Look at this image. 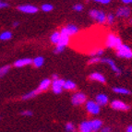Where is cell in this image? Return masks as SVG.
Listing matches in <instances>:
<instances>
[{"label": "cell", "instance_id": "obj_11", "mask_svg": "<svg viewBox=\"0 0 132 132\" xmlns=\"http://www.w3.org/2000/svg\"><path fill=\"white\" fill-rule=\"evenodd\" d=\"M103 62H105L106 64L109 65L110 68H112V70L114 71L117 75H120V74H121V70H120V68H117V65L114 64V62L113 61L112 59H110V58H104V59H103Z\"/></svg>", "mask_w": 132, "mask_h": 132}, {"label": "cell", "instance_id": "obj_26", "mask_svg": "<svg viewBox=\"0 0 132 132\" xmlns=\"http://www.w3.org/2000/svg\"><path fill=\"white\" fill-rule=\"evenodd\" d=\"M114 20V17L112 14H109L108 16H106V21H107L108 24H112Z\"/></svg>", "mask_w": 132, "mask_h": 132}, {"label": "cell", "instance_id": "obj_31", "mask_svg": "<svg viewBox=\"0 0 132 132\" xmlns=\"http://www.w3.org/2000/svg\"><path fill=\"white\" fill-rule=\"evenodd\" d=\"M73 9H74V10L75 11H78V12H79V11H81L82 9H83V6L80 4H77L75 5L74 7H73Z\"/></svg>", "mask_w": 132, "mask_h": 132}, {"label": "cell", "instance_id": "obj_38", "mask_svg": "<svg viewBox=\"0 0 132 132\" xmlns=\"http://www.w3.org/2000/svg\"><path fill=\"white\" fill-rule=\"evenodd\" d=\"M127 131H128V132H132V126H129L128 128H127Z\"/></svg>", "mask_w": 132, "mask_h": 132}, {"label": "cell", "instance_id": "obj_23", "mask_svg": "<svg viewBox=\"0 0 132 132\" xmlns=\"http://www.w3.org/2000/svg\"><path fill=\"white\" fill-rule=\"evenodd\" d=\"M11 37H12V34L10 31H4L0 34V40H2V41H7V40L11 39Z\"/></svg>", "mask_w": 132, "mask_h": 132}, {"label": "cell", "instance_id": "obj_25", "mask_svg": "<svg viewBox=\"0 0 132 132\" xmlns=\"http://www.w3.org/2000/svg\"><path fill=\"white\" fill-rule=\"evenodd\" d=\"M42 9L44 12H50V11L53 10V6L50 4H44L42 6Z\"/></svg>", "mask_w": 132, "mask_h": 132}, {"label": "cell", "instance_id": "obj_41", "mask_svg": "<svg viewBox=\"0 0 132 132\" xmlns=\"http://www.w3.org/2000/svg\"><path fill=\"white\" fill-rule=\"evenodd\" d=\"M0 70H1V68H0Z\"/></svg>", "mask_w": 132, "mask_h": 132}, {"label": "cell", "instance_id": "obj_36", "mask_svg": "<svg viewBox=\"0 0 132 132\" xmlns=\"http://www.w3.org/2000/svg\"><path fill=\"white\" fill-rule=\"evenodd\" d=\"M102 131L103 132H109V131H111V128H104L102 129Z\"/></svg>", "mask_w": 132, "mask_h": 132}, {"label": "cell", "instance_id": "obj_13", "mask_svg": "<svg viewBox=\"0 0 132 132\" xmlns=\"http://www.w3.org/2000/svg\"><path fill=\"white\" fill-rule=\"evenodd\" d=\"M31 63H32V60L30 58H23V59H19L18 61H16L14 63V66L16 68H22V67L28 66Z\"/></svg>", "mask_w": 132, "mask_h": 132}, {"label": "cell", "instance_id": "obj_1", "mask_svg": "<svg viewBox=\"0 0 132 132\" xmlns=\"http://www.w3.org/2000/svg\"><path fill=\"white\" fill-rule=\"evenodd\" d=\"M122 44L121 39L117 36L114 33H109L107 36H106V40H105V44L106 46L109 47V48H116L117 49V47Z\"/></svg>", "mask_w": 132, "mask_h": 132}, {"label": "cell", "instance_id": "obj_35", "mask_svg": "<svg viewBox=\"0 0 132 132\" xmlns=\"http://www.w3.org/2000/svg\"><path fill=\"white\" fill-rule=\"evenodd\" d=\"M9 7V4L4 2H0V9H4V7Z\"/></svg>", "mask_w": 132, "mask_h": 132}, {"label": "cell", "instance_id": "obj_39", "mask_svg": "<svg viewBox=\"0 0 132 132\" xmlns=\"http://www.w3.org/2000/svg\"><path fill=\"white\" fill-rule=\"evenodd\" d=\"M18 25H19V23H18V22H15V23H14V25H13V26H14V27H17V26H18Z\"/></svg>", "mask_w": 132, "mask_h": 132}, {"label": "cell", "instance_id": "obj_8", "mask_svg": "<svg viewBox=\"0 0 132 132\" xmlns=\"http://www.w3.org/2000/svg\"><path fill=\"white\" fill-rule=\"evenodd\" d=\"M111 106L112 108L116 109V110L119 111H127L129 109V106L127 105L125 103H123L122 101H119V100H114L111 103Z\"/></svg>", "mask_w": 132, "mask_h": 132}, {"label": "cell", "instance_id": "obj_12", "mask_svg": "<svg viewBox=\"0 0 132 132\" xmlns=\"http://www.w3.org/2000/svg\"><path fill=\"white\" fill-rule=\"evenodd\" d=\"M51 83H52V81H51V79H44V80H42V82H41L39 85V88L37 89L38 93H41L43 90H46L51 86Z\"/></svg>", "mask_w": 132, "mask_h": 132}, {"label": "cell", "instance_id": "obj_18", "mask_svg": "<svg viewBox=\"0 0 132 132\" xmlns=\"http://www.w3.org/2000/svg\"><path fill=\"white\" fill-rule=\"evenodd\" d=\"M66 30L68 31V33L69 34V36L74 35L76 33L79 31V29H78L77 26H75L74 24H68V26L66 27Z\"/></svg>", "mask_w": 132, "mask_h": 132}, {"label": "cell", "instance_id": "obj_7", "mask_svg": "<svg viewBox=\"0 0 132 132\" xmlns=\"http://www.w3.org/2000/svg\"><path fill=\"white\" fill-rule=\"evenodd\" d=\"M86 102V95L82 93H76L72 96V104L74 105H80Z\"/></svg>", "mask_w": 132, "mask_h": 132}, {"label": "cell", "instance_id": "obj_40", "mask_svg": "<svg viewBox=\"0 0 132 132\" xmlns=\"http://www.w3.org/2000/svg\"><path fill=\"white\" fill-rule=\"evenodd\" d=\"M53 79H57V75H54L53 76Z\"/></svg>", "mask_w": 132, "mask_h": 132}, {"label": "cell", "instance_id": "obj_20", "mask_svg": "<svg viewBox=\"0 0 132 132\" xmlns=\"http://www.w3.org/2000/svg\"><path fill=\"white\" fill-rule=\"evenodd\" d=\"M44 57L37 56L36 58H34V59L32 60V64L34 65V67H36V68H41V67L44 65Z\"/></svg>", "mask_w": 132, "mask_h": 132}, {"label": "cell", "instance_id": "obj_6", "mask_svg": "<svg viewBox=\"0 0 132 132\" xmlns=\"http://www.w3.org/2000/svg\"><path fill=\"white\" fill-rule=\"evenodd\" d=\"M69 43V34L67 31L66 28H63L60 31V40L58 44L56 45H60V46H66Z\"/></svg>", "mask_w": 132, "mask_h": 132}, {"label": "cell", "instance_id": "obj_14", "mask_svg": "<svg viewBox=\"0 0 132 132\" xmlns=\"http://www.w3.org/2000/svg\"><path fill=\"white\" fill-rule=\"evenodd\" d=\"M95 102H96L100 106L105 105V104H107V103H108V97L106 96L105 94H102L101 93V94H98L96 96Z\"/></svg>", "mask_w": 132, "mask_h": 132}, {"label": "cell", "instance_id": "obj_17", "mask_svg": "<svg viewBox=\"0 0 132 132\" xmlns=\"http://www.w3.org/2000/svg\"><path fill=\"white\" fill-rule=\"evenodd\" d=\"M90 124H92V128H93V131H97L99 130L100 128H102L103 126V122L99 119H94V120H92L90 121Z\"/></svg>", "mask_w": 132, "mask_h": 132}, {"label": "cell", "instance_id": "obj_16", "mask_svg": "<svg viewBox=\"0 0 132 132\" xmlns=\"http://www.w3.org/2000/svg\"><path fill=\"white\" fill-rule=\"evenodd\" d=\"M90 79H93V80H95V81H98V82H101V83H104L105 82V78L104 76H103L101 73H93V74H90Z\"/></svg>", "mask_w": 132, "mask_h": 132}, {"label": "cell", "instance_id": "obj_32", "mask_svg": "<svg viewBox=\"0 0 132 132\" xmlns=\"http://www.w3.org/2000/svg\"><path fill=\"white\" fill-rule=\"evenodd\" d=\"M64 48H65L64 46H60V45H56V47H55V54H60L61 52H63Z\"/></svg>", "mask_w": 132, "mask_h": 132}, {"label": "cell", "instance_id": "obj_24", "mask_svg": "<svg viewBox=\"0 0 132 132\" xmlns=\"http://www.w3.org/2000/svg\"><path fill=\"white\" fill-rule=\"evenodd\" d=\"M38 93H38L37 89H36V90H32V92H31V93H27V94H25L24 96L22 97V99H23V100L31 99V98H33V97L35 96V95H37Z\"/></svg>", "mask_w": 132, "mask_h": 132}, {"label": "cell", "instance_id": "obj_10", "mask_svg": "<svg viewBox=\"0 0 132 132\" xmlns=\"http://www.w3.org/2000/svg\"><path fill=\"white\" fill-rule=\"evenodd\" d=\"M130 14H131V10L128 7H120L118 9V10L117 11V17H120V18H128L129 17Z\"/></svg>", "mask_w": 132, "mask_h": 132}, {"label": "cell", "instance_id": "obj_34", "mask_svg": "<svg viewBox=\"0 0 132 132\" xmlns=\"http://www.w3.org/2000/svg\"><path fill=\"white\" fill-rule=\"evenodd\" d=\"M23 116H26V117H31V116H32V113L31 112V111H24V112L21 113Z\"/></svg>", "mask_w": 132, "mask_h": 132}, {"label": "cell", "instance_id": "obj_21", "mask_svg": "<svg viewBox=\"0 0 132 132\" xmlns=\"http://www.w3.org/2000/svg\"><path fill=\"white\" fill-rule=\"evenodd\" d=\"M116 93H119V94H129L130 90H128V89L125 88H120V87H116V88L113 89Z\"/></svg>", "mask_w": 132, "mask_h": 132}, {"label": "cell", "instance_id": "obj_22", "mask_svg": "<svg viewBox=\"0 0 132 132\" xmlns=\"http://www.w3.org/2000/svg\"><path fill=\"white\" fill-rule=\"evenodd\" d=\"M60 40V32L59 31H55V32L51 35V42L54 44H57Z\"/></svg>", "mask_w": 132, "mask_h": 132}, {"label": "cell", "instance_id": "obj_19", "mask_svg": "<svg viewBox=\"0 0 132 132\" xmlns=\"http://www.w3.org/2000/svg\"><path fill=\"white\" fill-rule=\"evenodd\" d=\"M76 83L75 82H73L72 80H65V83H64V89L65 90H75L76 89Z\"/></svg>", "mask_w": 132, "mask_h": 132}, {"label": "cell", "instance_id": "obj_33", "mask_svg": "<svg viewBox=\"0 0 132 132\" xmlns=\"http://www.w3.org/2000/svg\"><path fill=\"white\" fill-rule=\"evenodd\" d=\"M95 2L101 3V4H108L111 2V0H94Z\"/></svg>", "mask_w": 132, "mask_h": 132}, {"label": "cell", "instance_id": "obj_9", "mask_svg": "<svg viewBox=\"0 0 132 132\" xmlns=\"http://www.w3.org/2000/svg\"><path fill=\"white\" fill-rule=\"evenodd\" d=\"M19 10L21 12L28 14H34L38 11V9L32 5H23V6H20L19 7Z\"/></svg>", "mask_w": 132, "mask_h": 132}, {"label": "cell", "instance_id": "obj_15", "mask_svg": "<svg viewBox=\"0 0 132 132\" xmlns=\"http://www.w3.org/2000/svg\"><path fill=\"white\" fill-rule=\"evenodd\" d=\"M79 130L81 132H90L93 131L90 121H84L79 125Z\"/></svg>", "mask_w": 132, "mask_h": 132}, {"label": "cell", "instance_id": "obj_29", "mask_svg": "<svg viewBox=\"0 0 132 132\" xmlns=\"http://www.w3.org/2000/svg\"><path fill=\"white\" fill-rule=\"evenodd\" d=\"M9 68H9V66H6V67H4V68H1V70H0V77L3 76V75H5V74L9 70Z\"/></svg>", "mask_w": 132, "mask_h": 132}, {"label": "cell", "instance_id": "obj_5", "mask_svg": "<svg viewBox=\"0 0 132 132\" xmlns=\"http://www.w3.org/2000/svg\"><path fill=\"white\" fill-rule=\"evenodd\" d=\"M86 109L89 114H98L100 113V105L94 101H88L86 104Z\"/></svg>", "mask_w": 132, "mask_h": 132}, {"label": "cell", "instance_id": "obj_28", "mask_svg": "<svg viewBox=\"0 0 132 132\" xmlns=\"http://www.w3.org/2000/svg\"><path fill=\"white\" fill-rule=\"evenodd\" d=\"M66 130L67 131H74L75 130V127L72 123H68L66 125Z\"/></svg>", "mask_w": 132, "mask_h": 132}, {"label": "cell", "instance_id": "obj_37", "mask_svg": "<svg viewBox=\"0 0 132 132\" xmlns=\"http://www.w3.org/2000/svg\"><path fill=\"white\" fill-rule=\"evenodd\" d=\"M122 2L125 3V4H131L132 0H122Z\"/></svg>", "mask_w": 132, "mask_h": 132}, {"label": "cell", "instance_id": "obj_4", "mask_svg": "<svg viewBox=\"0 0 132 132\" xmlns=\"http://www.w3.org/2000/svg\"><path fill=\"white\" fill-rule=\"evenodd\" d=\"M64 83L65 80L61 79H55L53 80V82L51 83V86H52V90H53V93H56V94H59V93H62V90L64 89Z\"/></svg>", "mask_w": 132, "mask_h": 132}, {"label": "cell", "instance_id": "obj_27", "mask_svg": "<svg viewBox=\"0 0 132 132\" xmlns=\"http://www.w3.org/2000/svg\"><path fill=\"white\" fill-rule=\"evenodd\" d=\"M103 53H104V50H103V49H96V50L93 51V52L90 53V55H103Z\"/></svg>", "mask_w": 132, "mask_h": 132}, {"label": "cell", "instance_id": "obj_3", "mask_svg": "<svg viewBox=\"0 0 132 132\" xmlns=\"http://www.w3.org/2000/svg\"><path fill=\"white\" fill-rule=\"evenodd\" d=\"M90 16L93 20H96L99 23H101V24H103V23H104L106 21V15L103 11L97 10V9H93V10L90 11Z\"/></svg>", "mask_w": 132, "mask_h": 132}, {"label": "cell", "instance_id": "obj_2", "mask_svg": "<svg viewBox=\"0 0 132 132\" xmlns=\"http://www.w3.org/2000/svg\"><path fill=\"white\" fill-rule=\"evenodd\" d=\"M117 55L119 57H123V58H131L132 57V50L128 45L121 44L117 48Z\"/></svg>", "mask_w": 132, "mask_h": 132}, {"label": "cell", "instance_id": "obj_30", "mask_svg": "<svg viewBox=\"0 0 132 132\" xmlns=\"http://www.w3.org/2000/svg\"><path fill=\"white\" fill-rule=\"evenodd\" d=\"M99 61H101V59L96 55L95 57H93V58L89 61V63H90V64H96V63H98Z\"/></svg>", "mask_w": 132, "mask_h": 132}]
</instances>
